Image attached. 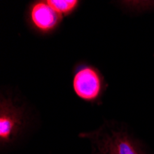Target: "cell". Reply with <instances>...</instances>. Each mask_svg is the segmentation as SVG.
Here are the masks:
<instances>
[{"label":"cell","mask_w":154,"mask_h":154,"mask_svg":"<svg viewBox=\"0 0 154 154\" xmlns=\"http://www.w3.org/2000/svg\"><path fill=\"white\" fill-rule=\"evenodd\" d=\"M91 141L92 154H149L146 145L124 127L104 125L99 129L80 133Z\"/></svg>","instance_id":"6da1fadb"},{"label":"cell","mask_w":154,"mask_h":154,"mask_svg":"<svg viewBox=\"0 0 154 154\" xmlns=\"http://www.w3.org/2000/svg\"><path fill=\"white\" fill-rule=\"evenodd\" d=\"M26 128L22 111L11 100L2 99L0 104V146L6 150L17 144Z\"/></svg>","instance_id":"7a4b0ae2"},{"label":"cell","mask_w":154,"mask_h":154,"mask_svg":"<svg viewBox=\"0 0 154 154\" xmlns=\"http://www.w3.org/2000/svg\"><path fill=\"white\" fill-rule=\"evenodd\" d=\"M73 89L76 94L81 99L85 101H94L101 94V75L93 67H80L74 76Z\"/></svg>","instance_id":"3957f363"},{"label":"cell","mask_w":154,"mask_h":154,"mask_svg":"<svg viewBox=\"0 0 154 154\" xmlns=\"http://www.w3.org/2000/svg\"><path fill=\"white\" fill-rule=\"evenodd\" d=\"M30 19L38 31L49 32L58 26L62 16L53 9L47 1H40L32 5L30 11Z\"/></svg>","instance_id":"277c9868"},{"label":"cell","mask_w":154,"mask_h":154,"mask_svg":"<svg viewBox=\"0 0 154 154\" xmlns=\"http://www.w3.org/2000/svg\"><path fill=\"white\" fill-rule=\"evenodd\" d=\"M47 3L62 17L63 15L71 13L79 5V2L76 0H48Z\"/></svg>","instance_id":"5b68a950"}]
</instances>
